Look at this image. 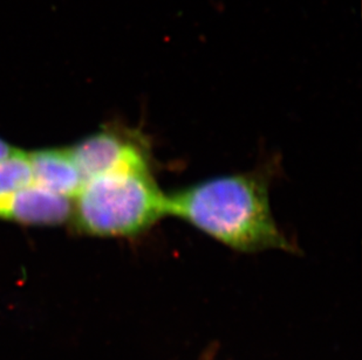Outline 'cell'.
<instances>
[{
    "mask_svg": "<svg viewBox=\"0 0 362 360\" xmlns=\"http://www.w3.org/2000/svg\"><path fill=\"white\" fill-rule=\"evenodd\" d=\"M33 183L74 199L83 185L81 172L69 149H45L28 153Z\"/></svg>",
    "mask_w": 362,
    "mask_h": 360,
    "instance_id": "cell-5",
    "label": "cell"
},
{
    "mask_svg": "<svg viewBox=\"0 0 362 360\" xmlns=\"http://www.w3.org/2000/svg\"><path fill=\"white\" fill-rule=\"evenodd\" d=\"M33 183L28 153L14 150L0 158V200Z\"/></svg>",
    "mask_w": 362,
    "mask_h": 360,
    "instance_id": "cell-6",
    "label": "cell"
},
{
    "mask_svg": "<svg viewBox=\"0 0 362 360\" xmlns=\"http://www.w3.org/2000/svg\"><path fill=\"white\" fill-rule=\"evenodd\" d=\"M12 151H14L13 148L0 138V158L10 155Z\"/></svg>",
    "mask_w": 362,
    "mask_h": 360,
    "instance_id": "cell-7",
    "label": "cell"
},
{
    "mask_svg": "<svg viewBox=\"0 0 362 360\" xmlns=\"http://www.w3.org/2000/svg\"><path fill=\"white\" fill-rule=\"evenodd\" d=\"M270 169L224 174L167 194V217L240 253L296 252L274 220Z\"/></svg>",
    "mask_w": 362,
    "mask_h": 360,
    "instance_id": "cell-1",
    "label": "cell"
},
{
    "mask_svg": "<svg viewBox=\"0 0 362 360\" xmlns=\"http://www.w3.org/2000/svg\"><path fill=\"white\" fill-rule=\"evenodd\" d=\"M167 217V194L154 167H128L86 180L73 199L72 217L94 236L133 238Z\"/></svg>",
    "mask_w": 362,
    "mask_h": 360,
    "instance_id": "cell-2",
    "label": "cell"
},
{
    "mask_svg": "<svg viewBox=\"0 0 362 360\" xmlns=\"http://www.w3.org/2000/svg\"><path fill=\"white\" fill-rule=\"evenodd\" d=\"M73 215V199L32 183L0 200V219L28 224H59Z\"/></svg>",
    "mask_w": 362,
    "mask_h": 360,
    "instance_id": "cell-4",
    "label": "cell"
},
{
    "mask_svg": "<svg viewBox=\"0 0 362 360\" xmlns=\"http://www.w3.org/2000/svg\"><path fill=\"white\" fill-rule=\"evenodd\" d=\"M86 180L128 167H154L151 140L140 130L108 126L69 148Z\"/></svg>",
    "mask_w": 362,
    "mask_h": 360,
    "instance_id": "cell-3",
    "label": "cell"
}]
</instances>
